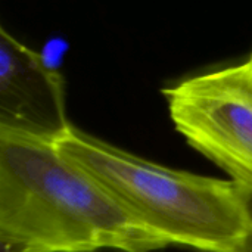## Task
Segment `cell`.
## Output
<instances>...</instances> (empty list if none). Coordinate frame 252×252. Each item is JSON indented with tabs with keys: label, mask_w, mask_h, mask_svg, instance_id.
Listing matches in <instances>:
<instances>
[{
	"label": "cell",
	"mask_w": 252,
	"mask_h": 252,
	"mask_svg": "<svg viewBox=\"0 0 252 252\" xmlns=\"http://www.w3.org/2000/svg\"><path fill=\"white\" fill-rule=\"evenodd\" d=\"M0 229L34 252L168 247L53 143L0 133Z\"/></svg>",
	"instance_id": "obj_1"
},
{
	"label": "cell",
	"mask_w": 252,
	"mask_h": 252,
	"mask_svg": "<svg viewBox=\"0 0 252 252\" xmlns=\"http://www.w3.org/2000/svg\"><path fill=\"white\" fill-rule=\"evenodd\" d=\"M53 145L167 245L230 252L251 227L248 192L232 180L164 167L74 124Z\"/></svg>",
	"instance_id": "obj_2"
},
{
	"label": "cell",
	"mask_w": 252,
	"mask_h": 252,
	"mask_svg": "<svg viewBox=\"0 0 252 252\" xmlns=\"http://www.w3.org/2000/svg\"><path fill=\"white\" fill-rule=\"evenodd\" d=\"M174 128L252 193V52L162 89Z\"/></svg>",
	"instance_id": "obj_3"
},
{
	"label": "cell",
	"mask_w": 252,
	"mask_h": 252,
	"mask_svg": "<svg viewBox=\"0 0 252 252\" xmlns=\"http://www.w3.org/2000/svg\"><path fill=\"white\" fill-rule=\"evenodd\" d=\"M69 126L62 74L0 22V133L55 143Z\"/></svg>",
	"instance_id": "obj_4"
},
{
	"label": "cell",
	"mask_w": 252,
	"mask_h": 252,
	"mask_svg": "<svg viewBox=\"0 0 252 252\" xmlns=\"http://www.w3.org/2000/svg\"><path fill=\"white\" fill-rule=\"evenodd\" d=\"M0 252H34L28 244L0 229Z\"/></svg>",
	"instance_id": "obj_5"
},
{
	"label": "cell",
	"mask_w": 252,
	"mask_h": 252,
	"mask_svg": "<svg viewBox=\"0 0 252 252\" xmlns=\"http://www.w3.org/2000/svg\"><path fill=\"white\" fill-rule=\"evenodd\" d=\"M230 252H252V226L248 232L238 241V244L232 248Z\"/></svg>",
	"instance_id": "obj_6"
},
{
	"label": "cell",
	"mask_w": 252,
	"mask_h": 252,
	"mask_svg": "<svg viewBox=\"0 0 252 252\" xmlns=\"http://www.w3.org/2000/svg\"><path fill=\"white\" fill-rule=\"evenodd\" d=\"M248 214H250V223L252 226V193L248 192Z\"/></svg>",
	"instance_id": "obj_7"
}]
</instances>
